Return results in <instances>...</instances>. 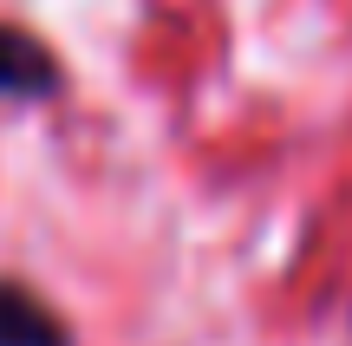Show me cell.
Returning a JSON list of instances; mask_svg holds the SVG:
<instances>
[{"mask_svg": "<svg viewBox=\"0 0 352 346\" xmlns=\"http://www.w3.org/2000/svg\"><path fill=\"white\" fill-rule=\"evenodd\" d=\"M59 91V59L20 26H0V98H52Z\"/></svg>", "mask_w": 352, "mask_h": 346, "instance_id": "cell-1", "label": "cell"}, {"mask_svg": "<svg viewBox=\"0 0 352 346\" xmlns=\"http://www.w3.org/2000/svg\"><path fill=\"white\" fill-rule=\"evenodd\" d=\"M0 346H65V321L20 281H0Z\"/></svg>", "mask_w": 352, "mask_h": 346, "instance_id": "cell-2", "label": "cell"}]
</instances>
